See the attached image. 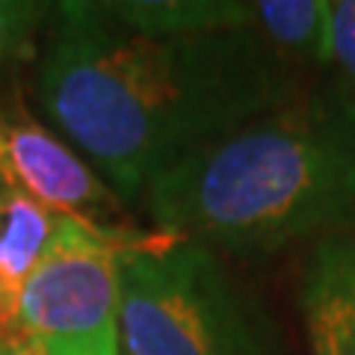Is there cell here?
Returning a JSON list of instances; mask_svg holds the SVG:
<instances>
[{
	"mask_svg": "<svg viewBox=\"0 0 355 355\" xmlns=\"http://www.w3.org/2000/svg\"><path fill=\"white\" fill-rule=\"evenodd\" d=\"M53 9L36 101L125 202L210 139L308 92L252 27L146 36L101 3Z\"/></svg>",
	"mask_w": 355,
	"mask_h": 355,
	"instance_id": "6da1fadb",
	"label": "cell"
},
{
	"mask_svg": "<svg viewBox=\"0 0 355 355\" xmlns=\"http://www.w3.org/2000/svg\"><path fill=\"white\" fill-rule=\"evenodd\" d=\"M142 202L157 234L254 258L355 234V119L311 89L187 154Z\"/></svg>",
	"mask_w": 355,
	"mask_h": 355,
	"instance_id": "7a4b0ae2",
	"label": "cell"
},
{
	"mask_svg": "<svg viewBox=\"0 0 355 355\" xmlns=\"http://www.w3.org/2000/svg\"><path fill=\"white\" fill-rule=\"evenodd\" d=\"M119 272L125 355H287L272 320L205 246L154 231L121 252Z\"/></svg>",
	"mask_w": 355,
	"mask_h": 355,
	"instance_id": "3957f363",
	"label": "cell"
},
{
	"mask_svg": "<svg viewBox=\"0 0 355 355\" xmlns=\"http://www.w3.org/2000/svg\"><path fill=\"white\" fill-rule=\"evenodd\" d=\"M128 246L74 219L57 228L18 299L24 355H121V272Z\"/></svg>",
	"mask_w": 355,
	"mask_h": 355,
	"instance_id": "277c9868",
	"label": "cell"
},
{
	"mask_svg": "<svg viewBox=\"0 0 355 355\" xmlns=\"http://www.w3.org/2000/svg\"><path fill=\"white\" fill-rule=\"evenodd\" d=\"M0 172L9 190L121 246L133 249L151 240L128 219L125 198L57 133L39 125L18 98L0 113Z\"/></svg>",
	"mask_w": 355,
	"mask_h": 355,
	"instance_id": "5b68a950",
	"label": "cell"
},
{
	"mask_svg": "<svg viewBox=\"0 0 355 355\" xmlns=\"http://www.w3.org/2000/svg\"><path fill=\"white\" fill-rule=\"evenodd\" d=\"M299 311L311 355H355V234L311 246L299 279Z\"/></svg>",
	"mask_w": 355,
	"mask_h": 355,
	"instance_id": "8992f818",
	"label": "cell"
},
{
	"mask_svg": "<svg viewBox=\"0 0 355 355\" xmlns=\"http://www.w3.org/2000/svg\"><path fill=\"white\" fill-rule=\"evenodd\" d=\"M107 15L146 36H198V33L246 30L254 0H119L101 3Z\"/></svg>",
	"mask_w": 355,
	"mask_h": 355,
	"instance_id": "52a82bcc",
	"label": "cell"
},
{
	"mask_svg": "<svg viewBox=\"0 0 355 355\" xmlns=\"http://www.w3.org/2000/svg\"><path fill=\"white\" fill-rule=\"evenodd\" d=\"M329 0H254L252 30L299 74L320 71Z\"/></svg>",
	"mask_w": 355,
	"mask_h": 355,
	"instance_id": "ba28073f",
	"label": "cell"
},
{
	"mask_svg": "<svg viewBox=\"0 0 355 355\" xmlns=\"http://www.w3.org/2000/svg\"><path fill=\"white\" fill-rule=\"evenodd\" d=\"M317 89L355 119V0H329Z\"/></svg>",
	"mask_w": 355,
	"mask_h": 355,
	"instance_id": "9c48e42d",
	"label": "cell"
},
{
	"mask_svg": "<svg viewBox=\"0 0 355 355\" xmlns=\"http://www.w3.org/2000/svg\"><path fill=\"white\" fill-rule=\"evenodd\" d=\"M51 6L27 0H0V65L33 39Z\"/></svg>",
	"mask_w": 355,
	"mask_h": 355,
	"instance_id": "30bf717a",
	"label": "cell"
},
{
	"mask_svg": "<svg viewBox=\"0 0 355 355\" xmlns=\"http://www.w3.org/2000/svg\"><path fill=\"white\" fill-rule=\"evenodd\" d=\"M3 187H6V181H3V172H0V190H3Z\"/></svg>",
	"mask_w": 355,
	"mask_h": 355,
	"instance_id": "8fae6325",
	"label": "cell"
},
{
	"mask_svg": "<svg viewBox=\"0 0 355 355\" xmlns=\"http://www.w3.org/2000/svg\"><path fill=\"white\" fill-rule=\"evenodd\" d=\"M0 355H12V352H3V349H0Z\"/></svg>",
	"mask_w": 355,
	"mask_h": 355,
	"instance_id": "7c38bea8",
	"label": "cell"
}]
</instances>
